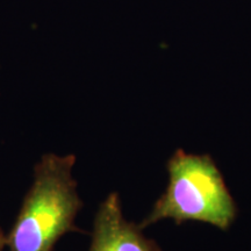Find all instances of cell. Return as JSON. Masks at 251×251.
<instances>
[{"instance_id": "1", "label": "cell", "mask_w": 251, "mask_h": 251, "mask_svg": "<svg viewBox=\"0 0 251 251\" xmlns=\"http://www.w3.org/2000/svg\"><path fill=\"white\" fill-rule=\"evenodd\" d=\"M76 156L45 153L34 169V180L8 235V251H52L61 237L78 230L83 207L74 177Z\"/></svg>"}, {"instance_id": "2", "label": "cell", "mask_w": 251, "mask_h": 251, "mask_svg": "<svg viewBox=\"0 0 251 251\" xmlns=\"http://www.w3.org/2000/svg\"><path fill=\"white\" fill-rule=\"evenodd\" d=\"M169 184L139 225L144 229L171 219L178 226L199 221L227 230L237 216V206L215 162L209 155L176 150L166 164Z\"/></svg>"}, {"instance_id": "3", "label": "cell", "mask_w": 251, "mask_h": 251, "mask_svg": "<svg viewBox=\"0 0 251 251\" xmlns=\"http://www.w3.org/2000/svg\"><path fill=\"white\" fill-rule=\"evenodd\" d=\"M90 251H163L139 225L127 221L117 192L108 194L94 216Z\"/></svg>"}, {"instance_id": "4", "label": "cell", "mask_w": 251, "mask_h": 251, "mask_svg": "<svg viewBox=\"0 0 251 251\" xmlns=\"http://www.w3.org/2000/svg\"><path fill=\"white\" fill-rule=\"evenodd\" d=\"M6 248V235L2 229L0 228V251H4Z\"/></svg>"}]
</instances>
